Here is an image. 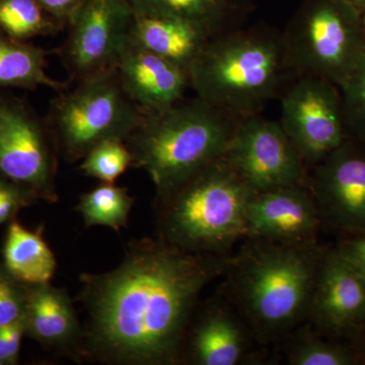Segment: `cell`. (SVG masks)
I'll list each match as a JSON object with an SVG mask.
<instances>
[{
    "label": "cell",
    "instance_id": "6da1fadb",
    "mask_svg": "<svg viewBox=\"0 0 365 365\" xmlns=\"http://www.w3.org/2000/svg\"><path fill=\"white\" fill-rule=\"evenodd\" d=\"M234 256L190 253L160 237L132 242L112 271L81 275L88 321L78 351L111 364H180L199 297Z\"/></svg>",
    "mask_w": 365,
    "mask_h": 365
},
{
    "label": "cell",
    "instance_id": "7a4b0ae2",
    "mask_svg": "<svg viewBox=\"0 0 365 365\" xmlns=\"http://www.w3.org/2000/svg\"><path fill=\"white\" fill-rule=\"evenodd\" d=\"M250 241L225 273L230 302L255 340H283L307 322L325 248Z\"/></svg>",
    "mask_w": 365,
    "mask_h": 365
},
{
    "label": "cell",
    "instance_id": "3957f363",
    "mask_svg": "<svg viewBox=\"0 0 365 365\" xmlns=\"http://www.w3.org/2000/svg\"><path fill=\"white\" fill-rule=\"evenodd\" d=\"M189 76L197 97L240 118L261 114L297 78L283 34L267 26H241L211 38Z\"/></svg>",
    "mask_w": 365,
    "mask_h": 365
},
{
    "label": "cell",
    "instance_id": "277c9868",
    "mask_svg": "<svg viewBox=\"0 0 365 365\" xmlns=\"http://www.w3.org/2000/svg\"><path fill=\"white\" fill-rule=\"evenodd\" d=\"M253 193L225 155L216 158L157 194L158 237L190 253H230L248 237L247 204Z\"/></svg>",
    "mask_w": 365,
    "mask_h": 365
},
{
    "label": "cell",
    "instance_id": "5b68a950",
    "mask_svg": "<svg viewBox=\"0 0 365 365\" xmlns=\"http://www.w3.org/2000/svg\"><path fill=\"white\" fill-rule=\"evenodd\" d=\"M242 118L199 97L144 112L125 143L132 167L150 175L157 194L176 186L206 163L225 155Z\"/></svg>",
    "mask_w": 365,
    "mask_h": 365
},
{
    "label": "cell",
    "instance_id": "8992f818",
    "mask_svg": "<svg viewBox=\"0 0 365 365\" xmlns=\"http://www.w3.org/2000/svg\"><path fill=\"white\" fill-rule=\"evenodd\" d=\"M57 93L45 121L58 155L68 163L83 160L103 141L126 140L144 115L124 91L116 69Z\"/></svg>",
    "mask_w": 365,
    "mask_h": 365
},
{
    "label": "cell",
    "instance_id": "52a82bcc",
    "mask_svg": "<svg viewBox=\"0 0 365 365\" xmlns=\"http://www.w3.org/2000/svg\"><path fill=\"white\" fill-rule=\"evenodd\" d=\"M282 34L295 76L338 88L365 52L361 13L345 0H307Z\"/></svg>",
    "mask_w": 365,
    "mask_h": 365
},
{
    "label": "cell",
    "instance_id": "ba28073f",
    "mask_svg": "<svg viewBox=\"0 0 365 365\" xmlns=\"http://www.w3.org/2000/svg\"><path fill=\"white\" fill-rule=\"evenodd\" d=\"M57 155L45 120L18 98L0 96V175L56 203Z\"/></svg>",
    "mask_w": 365,
    "mask_h": 365
},
{
    "label": "cell",
    "instance_id": "9c48e42d",
    "mask_svg": "<svg viewBox=\"0 0 365 365\" xmlns=\"http://www.w3.org/2000/svg\"><path fill=\"white\" fill-rule=\"evenodd\" d=\"M133 9L128 0H83L67 23L60 59L76 83L112 71L129 42Z\"/></svg>",
    "mask_w": 365,
    "mask_h": 365
},
{
    "label": "cell",
    "instance_id": "30bf717a",
    "mask_svg": "<svg viewBox=\"0 0 365 365\" xmlns=\"http://www.w3.org/2000/svg\"><path fill=\"white\" fill-rule=\"evenodd\" d=\"M279 100L281 127L311 169L348 138L340 88L330 81L297 76Z\"/></svg>",
    "mask_w": 365,
    "mask_h": 365
},
{
    "label": "cell",
    "instance_id": "8fae6325",
    "mask_svg": "<svg viewBox=\"0 0 365 365\" xmlns=\"http://www.w3.org/2000/svg\"><path fill=\"white\" fill-rule=\"evenodd\" d=\"M225 157L252 191L309 186V165L279 122L261 114L242 118Z\"/></svg>",
    "mask_w": 365,
    "mask_h": 365
},
{
    "label": "cell",
    "instance_id": "7c38bea8",
    "mask_svg": "<svg viewBox=\"0 0 365 365\" xmlns=\"http://www.w3.org/2000/svg\"><path fill=\"white\" fill-rule=\"evenodd\" d=\"M309 189L322 228L340 237L365 235V143L348 137L312 168Z\"/></svg>",
    "mask_w": 365,
    "mask_h": 365
},
{
    "label": "cell",
    "instance_id": "4fadbf2b",
    "mask_svg": "<svg viewBox=\"0 0 365 365\" xmlns=\"http://www.w3.org/2000/svg\"><path fill=\"white\" fill-rule=\"evenodd\" d=\"M307 323L330 339L350 342L365 326V277L333 248L319 262Z\"/></svg>",
    "mask_w": 365,
    "mask_h": 365
},
{
    "label": "cell",
    "instance_id": "5bb4252c",
    "mask_svg": "<svg viewBox=\"0 0 365 365\" xmlns=\"http://www.w3.org/2000/svg\"><path fill=\"white\" fill-rule=\"evenodd\" d=\"M246 217L247 240L313 245L323 230L313 193L302 185L254 192Z\"/></svg>",
    "mask_w": 365,
    "mask_h": 365
},
{
    "label": "cell",
    "instance_id": "9a60e30c",
    "mask_svg": "<svg viewBox=\"0 0 365 365\" xmlns=\"http://www.w3.org/2000/svg\"><path fill=\"white\" fill-rule=\"evenodd\" d=\"M115 69L127 95L144 112L176 104L190 88L188 71L130 41Z\"/></svg>",
    "mask_w": 365,
    "mask_h": 365
},
{
    "label": "cell",
    "instance_id": "2e32d148",
    "mask_svg": "<svg viewBox=\"0 0 365 365\" xmlns=\"http://www.w3.org/2000/svg\"><path fill=\"white\" fill-rule=\"evenodd\" d=\"M253 334L234 307L212 302L191 321L182 360L196 365H237L247 354Z\"/></svg>",
    "mask_w": 365,
    "mask_h": 365
},
{
    "label": "cell",
    "instance_id": "e0dca14e",
    "mask_svg": "<svg viewBox=\"0 0 365 365\" xmlns=\"http://www.w3.org/2000/svg\"><path fill=\"white\" fill-rule=\"evenodd\" d=\"M26 335L47 347L78 349L83 329L66 290L49 282L28 285L25 314Z\"/></svg>",
    "mask_w": 365,
    "mask_h": 365
},
{
    "label": "cell",
    "instance_id": "ac0fdd59",
    "mask_svg": "<svg viewBox=\"0 0 365 365\" xmlns=\"http://www.w3.org/2000/svg\"><path fill=\"white\" fill-rule=\"evenodd\" d=\"M134 14L184 21L212 38L242 26V0H128Z\"/></svg>",
    "mask_w": 365,
    "mask_h": 365
},
{
    "label": "cell",
    "instance_id": "d6986e66",
    "mask_svg": "<svg viewBox=\"0 0 365 365\" xmlns=\"http://www.w3.org/2000/svg\"><path fill=\"white\" fill-rule=\"evenodd\" d=\"M209 36L184 21L134 14L129 41L190 71Z\"/></svg>",
    "mask_w": 365,
    "mask_h": 365
},
{
    "label": "cell",
    "instance_id": "ffe728a7",
    "mask_svg": "<svg viewBox=\"0 0 365 365\" xmlns=\"http://www.w3.org/2000/svg\"><path fill=\"white\" fill-rule=\"evenodd\" d=\"M4 266L16 280L26 285L51 280L56 271L55 255L42 237V230H26L11 222L4 246Z\"/></svg>",
    "mask_w": 365,
    "mask_h": 365
},
{
    "label": "cell",
    "instance_id": "44dd1931",
    "mask_svg": "<svg viewBox=\"0 0 365 365\" xmlns=\"http://www.w3.org/2000/svg\"><path fill=\"white\" fill-rule=\"evenodd\" d=\"M49 51L20 42L0 31V88L36 90L39 86L57 93L71 86V81H60L46 72Z\"/></svg>",
    "mask_w": 365,
    "mask_h": 365
},
{
    "label": "cell",
    "instance_id": "7402d4cb",
    "mask_svg": "<svg viewBox=\"0 0 365 365\" xmlns=\"http://www.w3.org/2000/svg\"><path fill=\"white\" fill-rule=\"evenodd\" d=\"M285 359L290 365H361L347 341L330 339L312 326H300L288 336Z\"/></svg>",
    "mask_w": 365,
    "mask_h": 365
},
{
    "label": "cell",
    "instance_id": "603a6c76",
    "mask_svg": "<svg viewBox=\"0 0 365 365\" xmlns=\"http://www.w3.org/2000/svg\"><path fill=\"white\" fill-rule=\"evenodd\" d=\"M134 201L126 188L102 182L81 196L76 210L86 227H106L119 232L128 225Z\"/></svg>",
    "mask_w": 365,
    "mask_h": 365
},
{
    "label": "cell",
    "instance_id": "cb8c5ba5",
    "mask_svg": "<svg viewBox=\"0 0 365 365\" xmlns=\"http://www.w3.org/2000/svg\"><path fill=\"white\" fill-rule=\"evenodd\" d=\"M64 28L35 0H0V31L11 39L28 42L56 35Z\"/></svg>",
    "mask_w": 365,
    "mask_h": 365
},
{
    "label": "cell",
    "instance_id": "d4e9b609",
    "mask_svg": "<svg viewBox=\"0 0 365 365\" xmlns=\"http://www.w3.org/2000/svg\"><path fill=\"white\" fill-rule=\"evenodd\" d=\"M81 160V170L86 176L115 184L132 167L133 158L125 141L110 139L98 143Z\"/></svg>",
    "mask_w": 365,
    "mask_h": 365
},
{
    "label": "cell",
    "instance_id": "484cf974",
    "mask_svg": "<svg viewBox=\"0 0 365 365\" xmlns=\"http://www.w3.org/2000/svg\"><path fill=\"white\" fill-rule=\"evenodd\" d=\"M339 88L347 135L365 143V52Z\"/></svg>",
    "mask_w": 365,
    "mask_h": 365
},
{
    "label": "cell",
    "instance_id": "4316f807",
    "mask_svg": "<svg viewBox=\"0 0 365 365\" xmlns=\"http://www.w3.org/2000/svg\"><path fill=\"white\" fill-rule=\"evenodd\" d=\"M26 299L28 285L16 280L0 265V328L24 317Z\"/></svg>",
    "mask_w": 365,
    "mask_h": 365
},
{
    "label": "cell",
    "instance_id": "83f0119b",
    "mask_svg": "<svg viewBox=\"0 0 365 365\" xmlns=\"http://www.w3.org/2000/svg\"><path fill=\"white\" fill-rule=\"evenodd\" d=\"M38 197L30 190L6 180L0 191V225L13 220L18 211L30 205Z\"/></svg>",
    "mask_w": 365,
    "mask_h": 365
},
{
    "label": "cell",
    "instance_id": "f1b7e54d",
    "mask_svg": "<svg viewBox=\"0 0 365 365\" xmlns=\"http://www.w3.org/2000/svg\"><path fill=\"white\" fill-rule=\"evenodd\" d=\"M24 335H26L24 317L0 328V364L1 365H13L18 362Z\"/></svg>",
    "mask_w": 365,
    "mask_h": 365
},
{
    "label": "cell",
    "instance_id": "f546056e",
    "mask_svg": "<svg viewBox=\"0 0 365 365\" xmlns=\"http://www.w3.org/2000/svg\"><path fill=\"white\" fill-rule=\"evenodd\" d=\"M335 248L365 277V235L340 237Z\"/></svg>",
    "mask_w": 365,
    "mask_h": 365
},
{
    "label": "cell",
    "instance_id": "4dcf8cb0",
    "mask_svg": "<svg viewBox=\"0 0 365 365\" xmlns=\"http://www.w3.org/2000/svg\"><path fill=\"white\" fill-rule=\"evenodd\" d=\"M52 18L64 26L83 0H35Z\"/></svg>",
    "mask_w": 365,
    "mask_h": 365
},
{
    "label": "cell",
    "instance_id": "1f68e13d",
    "mask_svg": "<svg viewBox=\"0 0 365 365\" xmlns=\"http://www.w3.org/2000/svg\"><path fill=\"white\" fill-rule=\"evenodd\" d=\"M350 343H351L353 347L356 350L361 364H365V326L362 328V330L350 341Z\"/></svg>",
    "mask_w": 365,
    "mask_h": 365
},
{
    "label": "cell",
    "instance_id": "d6a6232c",
    "mask_svg": "<svg viewBox=\"0 0 365 365\" xmlns=\"http://www.w3.org/2000/svg\"><path fill=\"white\" fill-rule=\"evenodd\" d=\"M345 1L349 2L360 13H362L365 9V0H345Z\"/></svg>",
    "mask_w": 365,
    "mask_h": 365
},
{
    "label": "cell",
    "instance_id": "836d02e7",
    "mask_svg": "<svg viewBox=\"0 0 365 365\" xmlns=\"http://www.w3.org/2000/svg\"><path fill=\"white\" fill-rule=\"evenodd\" d=\"M361 25L362 30H364V37H365V9L361 13Z\"/></svg>",
    "mask_w": 365,
    "mask_h": 365
},
{
    "label": "cell",
    "instance_id": "e575fe53",
    "mask_svg": "<svg viewBox=\"0 0 365 365\" xmlns=\"http://www.w3.org/2000/svg\"><path fill=\"white\" fill-rule=\"evenodd\" d=\"M0 365H1V364H0Z\"/></svg>",
    "mask_w": 365,
    "mask_h": 365
}]
</instances>
